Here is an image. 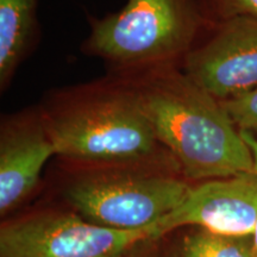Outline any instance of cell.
<instances>
[{"label": "cell", "mask_w": 257, "mask_h": 257, "mask_svg": "<svg viewBox=\"0 0 257 257\" xmlns=\"http://www.w3.org/2000/svg\"><path fill=\"white\" fill-rule=\"evenodd\" d=\"M154 229L121 231L86 220L70 208H44L0 229V257H128Z\"/></svg>", "instance_id": "5"}, {"label": "cell", "mask_w": 257, "mask_h": 257, "mask_svg": "<svg viewBox=\"0 0 257 257\" xmlns=\"http://www.w3.org/2000/svg\"><path fill=\"white\" fill-rule=\"evenodd\" d=\"M199 3L211 23L234 17L257 19V0H199Z\"/></svg>", "instance_id": "12"}, {"label": "cell", "mask_w": 257, "mask_h": 257, "mask_svg": "<svg viewBox=\"0 0 257 257\" xmlns=\"http://www.w3.org/2000/svg\"><path fill=\"white\" fill-rule=\"evenodd\" d=\"M87 21L80 50L107 73L181 67L212 24L199 0H126L119 11Z\"/></svg>", "instance_id": "4"}, {"label": "cell", "mask_w": 257, "mask_h": 257, "mask_svg": "<svg viewBox=\"0 0 257 257\" xmlns=\"http://www.w3.org/2000/svg\"><path fill=\"white\" fill-rule=\"evenodd\" d=\"M168 257H253L252 236H229L197 227L173 245Z\"/></svg>", "instance_id": "10"}, {"label": "cell", "mask_w": 257, "mask_h": 257, "mask_svg": "<svg viewBox=\"0 0 257 257\" xmlns=\"http://www.w3.org/2000/svg\"><path fill=\"white\" fill-rule=\"evenodd\" d=\"M108 74L133 89L159 142L191 184L255 170L251 150L221 101L181 67Z\"/></svg>", "instance_id": "1"}, {"label": "cell", "mask_w": 257, "mask_h": 257, "mask_svg": "<svg viewBox=\"0 0 257 257\" xmlns=\"http://www.w3.org/2000/svg\"><path fill=\"white\" fill-rule=\"evenodd\" d=\"M239 131L257 133V87L221 101Z\"/></svg>", "instance_id": "11"}, {"label": "cell", "mask_w": 257, "mask_h": 257, "mask_svg": "<svg viewBox=\"0 0 257 257\" xmlns=\"http://www.w3.org/2000/svg\"><path fill=\"white\" fill-rule=\"evenodd\" d=\"M62 161L68 174L60 194L67 207L108 229L153 227L181 204L192 186L172 155L118 163Z\"/></svg>", "instance_id": "3"}, {"label": "cell", "mask_w": 257, "mask_h": 257, "mask_svg": "<svg viewBox=\"0 0 257 257\" xmlns=\"http://www.w3.org/2000/svg\"><path fill=\"white\" fill-rule=\"evenodd\" d=\"M252 251H253V257H257V220L255 224V229H253L252 232Z\"/></svg>", "instance_id": "13"}, {"label": "cell", "mask_w": 257, "mask_h": 257, "mask_svg": "<svg viewBox=\"0 0 257 257\" xmlns=\"http://www.w3.org/2000/svg\"><path fill=\"white\" fill-rule=\"evenodd\" d=\"M56 156L40 106L0 118V213L9 214L34 194L44 166Z\"/></svg>", "instance_id": "8"}, {"label": "cell", "mask_w": 257, "mask_h": 257, "mask_svg": "<svg viewBox=\"0 0 257 257\" xmlns=\"http://www.w3.org/2000/svg\"><path fill=\"white\" fill-rule=\"evenodd\" d=\"M40 0H0V92L12 85L21 66L41 42Z\"/></svg>", "instance_id": "9"}, {"label": "cell", "mask_w": 257, "mask_h": 257, "mask_svg": "<svg viewBox=\"0 0 257 257\" xmlns=\"http://www.w3.org/2000/svg\"><path fill=\"white\" fill-rule=\"evenodd\" d=\"M181 69L218 100L257 87V19L212 23Z\"/></svg>", "instance_id": "6"}, {"label": "cell", "mask_w": 257, "mask_h": 257, "mask_svg": "<svg viewBox=\"0 0 257 257\" xmlns=\"http://www.w3.org/2000/svg\"><path fill=\"white\" fill-rule=\"evenodd\" d=\"M257 220V172L192 184L184 200L154 225L155 238L195 226L229 236H250Z\"/></svg>", "instance_id": "7"}, {"label": "cell", "mask_w": 257, "mask_h": 257, "mask_svg": "<svg viewBox=\"0 0 257 257\" xmlns=\"http://www.w3.org/2000/svg\"><path fill=\"white\" fill-rule=\"evenodd\" d=\"M37 105L59 159L118 163L170 155L136 94L113 74L49 89Z\"/></svg>", "instance_id": "2"}]
</instances>
